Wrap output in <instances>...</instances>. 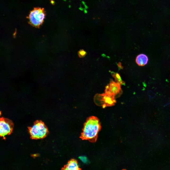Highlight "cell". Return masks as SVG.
Masks as SVG:
<instances>
[{"instance_id":"8","label":"cell","mask_w":170,"mask_h":170,"mask_svg":"<svg viewBox=\"0 0 170 170\" xmlns=\"http://www.w3.org/2000/svg\"><path fill=\"white\" fill-rule=\"evenodd\" d=\"M148 56L145 54H141L138 55L136 59V62L139 66H142L147 64L148 61Z\"/></svg>"},{"instance_id":"6","label":"cell","mask_w":170,"mask_h":170,"mask_svg":"<svg viewBox=\"0 0 170 170\" xmlns=\"http://www.w3.org/2000/svg\"><path fill=\"white\" fill-rule=\"evenodd\" d=\"M120 84L110 79V83L105 87V93L110 94L114 96L115 98L120 96L122 93Z\"/></svg>"},{"instance_id":"7","label":"cell","mask_w":170,"mask_h":170,"mask_svg":"<svg viewBox=\"0 0 170 170\" xmlns=\"http://www.w3.org/2000/svg\"><path fill=\"white\" fill-rule=\"evenodd\" d=\"M78 162L74 159H71L62 168L61 170H81Z\"/></svg>"},{"instance_id":"11","label":"cell","mask_w":170,"mask_h":170,"mask_svg":"<svg viewBox=\"0 0 170 170\" xmlns=\"http://www.w3.org/2000/svg\"><path fill=\"white\" fill-rule=\"evenodd\" d=\"M80 159L84 163L87 164L89 162V161L87 157L85 156H81L79 157Z\"/></svg>"},{"instance_id":"10","label":"cell","mask_w":170,"mask_h":170,"mask_svg":"<svg viewBox=\"0 0 170 170\" xmlns=\"http://www.w3.org/2000/svg\"><path fill=\"white\" fill-rule=\"evenodd\" d=\"M87 52L83 49L81 50L78 52V55L80 58H83L87 54Z\"/></svg>"},{"instance_id":"1","label":"cell","mask_w":170,"mask_h":170,"mask_svg":"<svg viewBox=\"0 0 170 170\" xmlns=\"http://www.w3.org/2000/svg\"><path fill=\"white\" fill-rule=\"evenodd\" d=\"M101 128L100 123L96 117L92 116L87 118L84 124L80 138L92 142L96 141L98 133Z\"/></svg>"},{"instance_id":"4","label":"cell","mask_w":170,"mask_h":170,"mask_svg":"<svg viewBox=\"0 0 170 170\" xmlns=\"http://www.w3.org/2000/svg\"><path fill=\"white\" fill-rule=\"evenodd\" d=\"M0 136L5 139V136L10 135L12 132L13 123L11 120L2 117L0 118Z\"/></svg>"},{"instance_id":"3","label":"cell","mask_w":170,"mask_h":170,"mask_svg":"<svg viewBox=\"0 0 170 170\" xmlns=\"http://www.w3.org/2000/svg\"><path fill=\"white\" fill-rule=\"evenodd\" d=\"M46 16L44 8L35 7L31 11L27 18L29 23L33 26L39 27L43 23Z\"/></svg>"},{"instance_id":"12","label":"cell","mask_w":170,"mask_h":170,"mask_svg":"<svg viewBox=\"0 0 170 170\" xmlns=\"http://www.w3.org/2000/svg\"><path fill=\"white\" fill-rule=\"evenodd\" d=\"M122 170H127L125 169H122Z\"/></svg>"},{"instance_id":"9","label":"cell","mask_w":170,"mask_h":170,"mask_svg":"<svg viewBox=\"0 0 170 170\" xmlns=\"http://www.w3.org/2000/svg\"><path fill=\"white\" fill-rule=\"evenodd\" d=\"M110 72L112 76L114 78L116 82L121 85H125V82L122 80L119 74L110 71Z\"/></svg>"},{"instance_id":"5","label":"cell","mask_w":170,"mask_h":170,"mask_svg":"<svg viewBox=\"0 0 170 170\" xmlns=\"http://www.w3.org/2000/svg\"><path fill=\"white\" fill-rule=\"evenodd\" d=\"M96 96L98 104L102 106V108L111 106L114 105L116 102L115 97L109 93H105L98 94Z\"/></svg>"},{"instance_id":"2","label":"cell","mask_w":170,"mask_h":170,"mask_svg":"<svg viewBox=\"0 0 170 170\" xmlns=\"http://www.w3.org/2000/svg\"><path fill=\"white\" fill-rule=\"evenodd\" d=\"M30 138L32 139H42L46 137L49 132L44 123L40 120H37L33 126L28 127Z\"/></svg>"}]
</instances>
